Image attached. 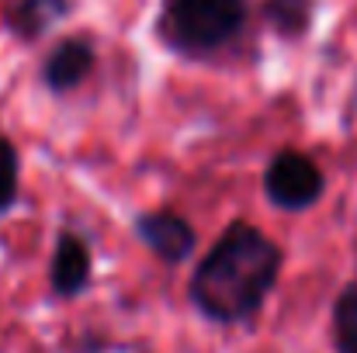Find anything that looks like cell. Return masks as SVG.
Wrapping results in <instances>:
<instances>
[{
    "mask_svg": "<svg viewBox=\"0 0 357 353\" xmlns=\"http://www.w3.org/2000/svg\"><path fill=\"white\" fill-rule=\"evenodd\" d=\"M281 249L250 222H233L191 277V301L215 322H246L278 284Z\"/></svg>",
    "mask_w": 357,
    "mask_h": 353,
    "instance_id": "6da1fadb",
    "label": "cell"
},
{
    "mask_svg": "<svg viewBox=\"0 0 357 353\" xmlns=\"http://www.w3.org/2000/svg\"><path fill=\"white\" fill-rule=\"evenodd\" d=\"M246 21V0H163L160 38L184 56H205L233 42Z\"/></svg>",
    "mask_w": 357,
    "mask_h": 353,
    "instance_id": "7a4b0ae2",
    "label": "cell"
},
{
    "mask_svg": "<svg viewBox=\"0 0 357 353\" xmlns=\"http://www.w3.org/2000/svg\"><path fill=\"white\" fill-rule=\"evenodd\" d=\"M264 194L271 205H278L284 212L312 208L323 198V173L305 152L284 149L264 170Z\"/></svg>",
    "mask_w": 357,
    "mask_h": 353,
    "instance_id": "3957f363",
    "label": "cell"
},
{
    "mask_svg": "<svg viewBox=\"0 0 357 353\" xmlns=\"http://www.w3.org/2000/svg\"><path fill=\"white\" fill-rule=\"evenodd\" d=\"M135 233L139 239L167 263H181L191 256L198 235L191 229V222H184L181 215L174 212H146L135 219Z\"/></svg>",
    "mask_w": 357,
    "mask_h": 353,
    "instance_id": "277c9868",
    "label": "cell"
},
{
    "mask_svg": "<svg viewBox=\"0 0 357 353\" xmlns=\"http://www.w3.org/2000/svg\"><path fill=\"white\" fill-rule=\"evenodd\" d=\"M49 284L59 298H77L91 284V246L80 233H63L56 239Z\"/></svg>",
    "mask_w": 357,
    "mask_h": 353,
    "instance_id": "5b68a950",
    "label": "cell"
},
{
    "mask_svg": "<svg viewBox=\"0 0 357 353\" xmlns=\"http://www.w3.org/2000/svg\"><path fill=\"white\" fill-rule=\"evenodd\" d=\"M94 70V45L87 38H63L42 63V84L52 94L77 91Z\"/></svg>",
    "mask_w": 357,
    "mask_h": 353,
    "instance_id": "8992f818",
    "label": "cell"
},
{
    "mask_svg": "<svg viewBox=\"0 0 357 353\" xmlns=\"http://www.w3.org/2000/svg\"><path fill=\"white\" fill-rule=\"evenodd\" d=\"M70 14V0H14L3 14L7 28L21 42L42 38L52 24H59Z\"/></svg>",
    "mask_w": 357,
    "mask_h": 353,
    "instance_id": "52a82bcc",
    "label": "cell"
},
{
    "mask_svg": "<svg viewBox=\"0 0 357 353\" xmlns=\"http://www.w3.org/2000/svg\"><path fill=\"white\" fill-rule=\"evenodd\" d=\"M312 10H316V0H267L264 3L267 24L284 38L305 35L309 24H312Z\"/></svg>",
    "mask_w": 357,
    "mask_h": 353,
    "instance_id": "ba28073f",
    "label": "cell"
},
{
    "mask_svg": "<svg viewBox=\"0 0 357 353\" xmlns=\"http://www.w3.org/2000/svg\"><path fill=\"white\" fill-rule=\"evenodd\" d=\"M333 343L337 353H357V284L344 288L333 305Z\"/></svg>",
    "mask_w": 357,
    "mask_h": 353,
    "instance_id": "9c48e42d",
    "label": "cell"
},
{
    "mask_svg": "<svg viewBox=\"0 0 357 353\" xmlns=\"http://www.w3.org/2000/svg\"><path fill=\"white\" fill-rule=\"evenodd\" d=\"M17 180H21V159L10 139L0 135V215H7L17 205Z\"/></svg>",
    "mask_w": 357,
    "mask_h": 353,
    "instance_id": "30bf717a",
    "label": "cell"
}]
</instances>
